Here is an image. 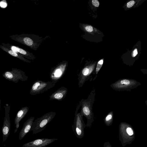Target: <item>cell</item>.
I'll use <instances>...</instances> for the list:
<instances>
[{"mask_svg": "<svg viewBox=\"0 0 147 147\" xmlns=\"http://www.w3.org/2000/svg\"><path fill=\"white\" fill-rule=\"evenodd\" d=\"M1 100L0 98V111L1 109Z\"/></svg>", "mask_w": 147, "mask_h": 147, "instance_id": "cell-26", "label": "cell"}, {"mask_svg": "<svg viewBox=\"0 0 147 147\" xmlns=\"http://www.w3.org/2000/svg\"><path fill=\"white\" fill-rule=\"evenodd\" d=\"M5 109V116L2 128V132L3 142L7 139L10 133L11 122L9 117L10 105L6 104L4 107Z\"/></svg>", "mask_w": 147, "mask_h": 147, "instance_id": "cell-11", "label": "cell"}, {"mask_svg": "<svg viewBox=\"0 0 147 147\" xmlns=\"http://www.w3.org/2000/svg\"><path fill=\"white\" fill-rule=\"evenodd\" d=\"M135 3V1L133 0L130 1L127 4V6L128 8H130L133 6Z\"/></svg>", "mask_w": 147, "mask_h": 147, "instance_id": "cell-21", "label": "cell"}, {"mask_svg": "<svg viewBox=\"0 0 147 147\" xmlns=\"http://www.w3.org/2000/svg\"><path fill=\"white\" fill-rule=\"evenodd\" d=\"M22 43L36 50L42 42V37L35 34H26L21 38Z\"/></svg>", "mask_w": 147, "mask_h": 147, "instance_id": "cell-9", "label": "cell"}, {"mask_svg": "<svg viewBox=\"0 0 147 147\" xmlns=\"http://www.w3.org/2000/svg\"><path fill=\"white\" fill-rule=\"evenodd\" d=\"M0 6L2 7L5 8L7 6V4L5 2H1L0 3Z\"/></svg>", "mask_w": 147, "mask_h": 147, "instance_id": "cell-25", "label": "cell"}, {"mask_svg": "<svg viewBox=\"0 0 147 147\" xmlns=\"http://www.w3.org/2000/svg\"><path fill=\"white\" fill-rule=\"evenodd\" d=\"M29 109V108L27 107H23L21 108L18 112L14 121L16 127L14 133L17 132L19 127L20 122L27 114Z\"/></svg>", "mask_w": 147, "mask_h": 147, "instance_id": "cell-15", "label": "cell"}, {"mask_svg": "<svg viewBox=\"0 0 147 147\" xmlns=\"http://www.w3.org/2000/svg\"><path fill=\"white\" fill-rule=\"evenodd\" d=\"M95 64H91L85 65L82 69L78 75V86L82 87L87 80H92V75L95 69Z\"/></svg>", "mask_w": 147, "mask_h": 147, "instance_id": "cell-8", "label": "cell"}, {"mask_svg": "<svg viewBox=\"0 0 147 147\" xmlns=\"http://www.w3.org/2000/svg\"><path fill=\"white\" fill-rule=\"evenodd\" d=\"M56 115L55 112L51 111L37 118L33 121L30 131H32L33 134H36L43 131Z\"/></svg>", "mask_w": 147, "mask_h": 147, "instance_id": "cell-3", "label": "cell"}, {"mask_svg": "<svg viewBox=\"0 0 147 147\" xmlns=\"http://www.w3.org/2000/svg\"><path fill=\"white\" fill-rule=\"evenodd\" d=\"M12 147H13V146H12Z\"/></svg>", "mask_w": 147, "mask_h": 147, "instance_id": "cell-27", "label": "cell"}, {"mask_svg": "<svg viewBox=\"0 0 147 147\" xmlns=\"http://www.w3.org/2000/svg\"><path fill=\"white\" fill-rule=\"evenodd\" d=\"M92 3L94 6L96 7H98L99 5V3L98 0H92Z\"/></svg>", "mask_w": 147, "mask_h": 147, "instance_id": "cell-22", "label": "cell"}, {"mask_svg": "<svg viewBox=\"0 0 147 147\" xmlns=\"http://www.w3.org/2000/svg\"><path fill=\"white\" fill-rule=\"evenodd\" d=\"M85 30L88 32H91L93 31V28L91 26H87L84 27Z\"/></svg>", "mask_w": 147, "mask_h": 147, "instance_id": "cell-20", "label": "cell"}, {"mask_svg": "<svg viewBox=\"0 0 147 147\" xmlns=\"http://www.w3.org/2000/svg\"><path fill=\"white\" fill-rule=\"evenodd\" d=\"M58 140L56 138L38 139L24 144L22 147H45Z\"/></svg>", "mask_w": 147, "mask_h": 147, "instance_id": "cell-12", "label": "cell"}, {"mask_svg": "<svg viewBox=\"0 0 147 147\" xmlns=\"http://www.w3.org/2000/svg\"><path fill=\"white\" fill-rule=\"evenodd\" d=\"M113 119V111H110L105 117L104 121L107 126H111L112 124Z\"/></svg>", "mask_w": 147, "mask_h": 147, "instance_id": "cell-18", "label": "cell"}, {"mask_svg": "<svg viewBox=\"0 0 147 147\" xmlns=\"http://www.w3.org/2000/svg\"><path fill=\"white\" fill-rule=\"evenodd\" d=\"M103 63V59H101L98 61L96 64V67L95 69L94 72L93 74V75H95V76L94 78L93 79V80H94L97 77L98 73L102 67Z\"/></svg>", "mask_w": 147, "mask_h": 147, "instance_id": "cell-19", "label": "cell"}, {"mask_svg": "<svg viewBox=\"0 0 147 147\" xmlns=\"http://www.w3.org/2000/svg\"><path fill=\"white\" fill-rule=\"evenodd\" d=\"M67 92V88L62 86L49 96L50 100L61 101L65 97Z\"/></svg>", "mask_w": 147, "mask_h": 147, "instance_id": "cell-14", "label": "cell"}, {"mask_svg": "<svg viewBox=\"0 0 147 147\" xmlns=\"http://www.w3.org/2000/svg\"><path fill=\"white\" fill-rule=\"evenodd\" d=\"M141 85L140 82L136 80L129 79H122L112 83L110 86L116 91H130Z\"/></svg>", "mask_w": 147, "mask_h": 147, "instance_id": "cell-5", "label": "cell"}, {"mask_svg": "<svg viewBox=\"0 0 147 147\" xmlns=\"http://www.w3.org/2000/svg\"><path fill=\"white\" fill-rule=\"evenodd\" d=\"M34 119V117H31L24 123L19 135V139L20 140H22L26 135L30 131Z\"/></svg>", "mask_w": 147, "mask_h": 147, "instance_id": "cell-13", "label": "cell"}, {"mask_svg": "<svg viewBox=\"0 0 147 147\" xmlns=\"http://www.w3.org/2000/svg\"><path fill=\"white\" fill-rule=\"evenodd\" d=\"M81 107L79 102L77 105L75 113V117L72 125V129L76 137L79 139L82 138L84 136V129L86 125L83 119V116L81 112L78 113V110Z\"/></svg>", "mask_w": 147, "mask_h": 147, "instance_id": "cell-4", "label": "cell"}, {"mask_svg": "<svg viewBox=\"0 0 147 147\" xmlns=\"http://www.w3.org/2000/svg\"><path fill=\"white\" fill-rule=\"evenodd\" d=\"M103 147H112L110 143L109 142H106L104 143Z\"/></svg>", "mask_w": 147, "mask_h": 147, "instance_id": "cell-24", "label": "cell"}, {"mask_svg": "<svg viewBox=\"0 0 147 147\" xmlns=\"http://www.w3.org/2000/svg\"><path fill=\"white\" fill-rule=\"evenodd\" d=\"M95 89L92 90L86 99L82 98L80 101L81 103V112L87 119L86 127H91L94 121V114L92 107L95 100Z\"/></svg>", "mask_w": 147, "mask_h": 147, "instance_id": "cell-1", "label": "cell"}, {"mask_svg": "<svg viewBox=\"0 0 147 147\" xmlns=\"http://www.w3.org/2000/svg\"><path fill=\"white\" fill-rule=\"evenodd\" d=\"M138 54L137 49L136 48L132 52L131 56L133 57L136 56Z\"/></svg>", "mask_w": 147, "mask_h": 147, "instance_id": "cell-23", "label": "cell"}, {"mask_svg": "<svg viewBox=\"0 0 147 147\" xmlns=\"http://www.w3.org/2000/svg\"><path fill=\"white\" fill-rule=\"evenodd\" d=\"M2 76L6 79L15 83H18L19 80L25 82L28 79V76L24 71L14 68H13L11 71H5L2 74Z\"/></svg>", "mask_w": 147, "mask_h": 147, "instance_id": "cell-7", "label": "cell"}, {"mask_svg": "<svg viewBox=\"0 0 147 147\" xmlns=\"http://www.w3.org/2000/svg\"><path fill=\"white\" fill-rule=\"evenodd\" d=\"M11 49L12 51L17 53L18 52L21 54L24 57H26L28 59L34 60L36 59L35 56L32 53H30L28 51H26L21 48L14 46L11 47Z\"/></svg>", "mask_w": 147, "mask_h": 147, "instance_id": "cell-16", "label": "cell"}, {"mask_svg": "<svg viewBox=\"0 0 147 147\" xmlns=\"http://www.w3.org/2000/svg\"><path fill=\"white\" fill-rule=\"evenodd\" d=\"M68 62L63 61L52 68L49 74L51 81L57 82L63 76L68 66Z\"/></svg>", "mask_w": 147, "mask_h": 147, "instance_id": "cell-10", "label": "cell"}, {"mask_svg": "<svg viewBox=\"0 0 147 147\" xmlns=\"http://www.w3.org/2000/svg\"><path fill=\"white\" fill-rule=\"evenodd\" d=\"M0 47L11 55L16 57L24 61V62L30 63L31 62V61H29L25 58L22 55L20 54H18L17 53L15 52L12 50H9L6 48L4 47L1 45H0Z\"/></svg>", "mask_w": 147, "mask_h": 147, "instance_id": "cell-17", "label": "cell"}, {"mask_svg": "<svg viewBox=\"0 0 147 147\" xmlns=\"http://www.w3.org/2000/svg\"><path fill=\"white\" fill-rule=\"evenodd\" d=\"M119 140L123 146L130 144L134 140L135 134L132 126L125 122H121L119 125Z\"/></svg>", "mask_w": 147, "mask_h": 147, "instance_id": "cell-2", "label": "cell"}, {"mask_svg": "<svg viewBox=\"0 0 147 147\" xmlns=\"http://www.w3.org/2000/svg\"><path fill=\"white\" fill-rule=\"evenodd\" d=\"M56 83L57 82L52 81L46 82L37 80L32 85L30 94L34 95L42 93L54 87Z\"/></svg>", "mask_w": 147, "mask_h": 147, "instance_id": "cell-6", "label": "cell"}]
</instances>
